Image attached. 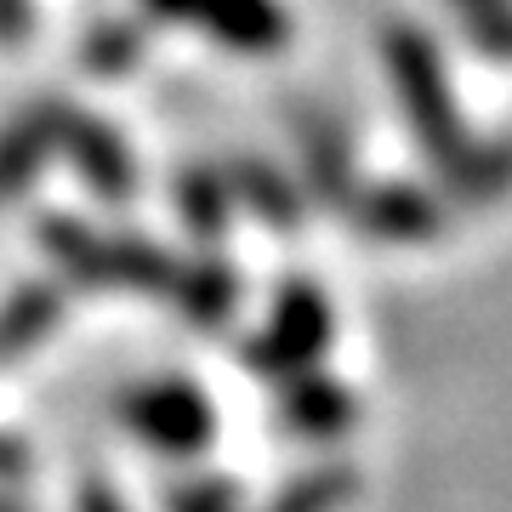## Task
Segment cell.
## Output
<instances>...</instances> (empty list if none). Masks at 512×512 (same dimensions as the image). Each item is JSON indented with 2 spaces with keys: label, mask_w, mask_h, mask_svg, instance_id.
<instances>
[{
  "label": "cell",
  "mask_w": 512,
  "mask_h": 512,
  "mask_svg": "<svg viewBox=\"0 0 512 512\" xmlns=\"http://www.w3.org/2000/svg\"><path fill=\"white\" fill-rule=\"evenodd\" d=\"M40 245L57 268L80 285H131V291H154L171 296L177 291V262L148 245V239H114V234H92L69 217H46L40 222Z\"/></svg>",
  "instance_id": "6da1fadb"
},
{
  "label": "cell",
  "mask_w": 512,
  "mask_h": 512,
  "mask_svg": "<svg viewBox=\"0 0 512 512\" xmlns=\"http://www.w3.org/2000/svg\"><path fill=\"white\" fill-rule=\"evenodd\" d=\"M387 63H393V80H399L404 109H410V120H416L421 143L433 148L439 160H461V126H456L450 86H444L439 57H433L427 35H416V29H393V35H387Z\"/></svg>",
  "instance_id": "7a4b0ae2"
},
{
  "label": "cell",
  "mask_w": 512,
  "mask_h": 512,
  "mask_svg": "<svg viewBox=\"0 0 512 512\" xmlns=\"http://www.w3.org/2000/svg\"><path fill=\"white\" fill-rule=\"evenodd\" d=\"M330 342V302L313 285H285L274 302V319L268 330L251 342V370L256 376H308L319 365V353Z\"/></svg>",
  "instance_id": "3957f363"
},
{
  "label": "cell",
  "mask_w": 512,
  "mask_h": 512,
  "mask_svg": "<svg viewBox=\"0 0 512 512\" xmlns=\"http://www.w3.org/2000/svg\"><path fill=\"white\" fill-rule=\"evenodd\" d=\"M126 421L137 439L165 450V456H200L211 444V433H217V416H211L205 393L194 382H183V376L137 387L126 399Z\"/></svg>",
  "instance_id": "277c9868"
},
{
  "label": "cell",
  "mask_w": 512,
  "mask_h": 512,
  "mask_svg": "<svg viewBox=\"0 0 512 512\" xmlns=\"http://www.w3.org/2000/svg\"><path fill=\"white\" fill-rule=\"evenodd\" d=\"M148 12L160 18H177V23H194L205 35L228 40L234 52H279L291 23L279 12L274 0H148Z\"/></svg>",
  "instance_id": "5b68a950"
},
{
  "label": "cell",
  "mask_w": 512,
  "mask_h": 512,
  "mask_svg": "<svg viewBox=\"0 0 512 512\" xmlns=\"http://www.w3.org/2000/svg\"><path fill=\"white\" fill-rule=\"evenodd\" d=\"M57 148L80 165V177L92 183L97 200L120 205V200H131V194H137V160H131L126 137H120L114 126H103L97 114H80V109H69V103H63Z\"/></svg>",
  "instance_id": "8992f818"
},
{
  "label": "cell",
  "mask_w": 512,
  "mask_h": 512,
  "mask_svg": "<svg viewBox=\"0 0 512 512\" xmlns=\"http://www.w3.org/2000/svg\"><path fill=\"white\" fill-rule=\"evenodd\" d=\"M57 126H63V103H40L0 131V205L18 200L40 165L57 154Z\"/></svg>",
  "instance_id": "52a82bcc"
},
{
  "label": "cell",
  "mask_w": 512,
  "mask_h": 512,
  "mask_svg": "<svg viewBox=\"0 0 512 512\" xmlns=\"http://www.w3.org/2000/svg\"><path fill=\"white\" fill-rule=\"evenodd\" d=\"M353 421V399L325 376H302V382L285 393V427L291 433H308V439H336Z\"/></svg>",
  "instance_id": "ba28073f"
},
{
  "label": "cell",
  "mask_w": 512,
  "mask_h": 512,
  "mask_svg": "<svg viewBox=\"0 0 512 512\" xmlns=\"http://www.w3.org/2000/svg\"><path fill=\"white\" fill-rule=\"evenodd\" d=\"M63 319V296L52 285H23L6 308H0V359H18L35 342L52 336V325Z\"/></svg>",
  "instance_id": "9c48e42d"
},
{
  "label": "cell",
  "mask_w": 512,
  "mask_h": 512,
  "mask_svg": "<svg viewBox=\"0 0 512 512\" xmlns=\"http://www.w3.org/2000/svg\"><path fill=\"white\" fill-rule=\"evenodd\" d=\"M171 296L183 302V313L194 325H222L239 302V279L228 274L222 262H200V268H183V274H177V291Z\"/></svg>",
  "instance_id": "30bf717a"
},
{
  "label": "cell",
  "mask_w": 512,
  "mask_h": 512,
  "mask_svg": "<svg viewBox=\"0 0 512 512\" xmlns=\"http://www.w3.org/2000/svg\"><path fill=\"white\" fill-rule=\"evenodd\" d=\"M365 222H370V234H382V239H421L433 228V211L410 188H382V194L365 200Z\"/></svg>",
  "instance_id": "8fae6325"
},
{
  "label": "cell",
  "mask_w": 512,
  "mask_h": 512,
  "mask_svg": "<svg viewBox=\"0 0 512 512\" xmlns=\"http://www.w3.org/2000/svg\"><path fill=\"white\" fill-rule=\"evenodd\" d=\"M228 194L234 188L222 183L217 171H188L183 188H177V205H183V222L200 239H217L222 222H228Z\"/></svg>",
  "instance_id": "7c38bea8"
},
{
  "label": "cell",
  "mask_w": 512,
  "mask_h": 512,
  "mask_svg": "<svg viewBox=\"0 0 512 512\" xmlns=\"http://www.w3.org/2000/svg\"><path fill=\"white\" fill-rule=\"evenodd\" d=\"M80 57H86L92 74H126L131 63L143 57V35L126 29V23H103V29H92V40L80 46Z\"/></svg>",
  "instance_id": "4fadbf2b"
},
{
  "label": "cell",
  "mask_w": 512,
  "mask_h": 512,
  "mask_svg": "<svg viewBox=\"0 0 512 512\" xmlns=\"http://www.w3.org/2000/svg\"><path fill=\"white\" fill-rule=\"evenodd\" d=\"M348 473H336V467H325V473H308V478H296L291 490L279 495L268 512H336L342 501H348Z\"/></svg>",
  "instance_id": "5bb4252c"
},
{
  "label": "cell",
  "mask_w": 512,
  "mask_h": 512,
  "mask_svg": "<svg viewBox=\"0 0 512 512\" xmlns=\"http://www.w3.org/2000/svg\"><path fill=\"white\" fill-rule=\"evenodd\" d=\"M228 188H239V194H245V200L256 205V211H268V217L279 222V228H291L296 222V200H291V188L279 183L274 171H268V165H239L234 171V183Z\"/></svg>",
  "instance_id": "9a60e30c"
},
{
  "label": "cell",
  "mask_w": 512,
  "mask_h": 512,
  "mask_svg": "<svg viewBox=\"0 0 512 512\" xmlns=\"http://www.w3.org/2000/svg\"><path fill=\"white\" fill-rule=\"evenodd\" d=\"M171 512H234V490L200 478V484H183V490L171 495Z\"/></svg>",
  "instance_id": "2e32d148"
},
{
  "label": "cell",
  "mask_w": 512,
  "mask_h": 512,
  "mask_svg": "<svg viewBox=\"0 0 512 512\" xmlns=\"http://www.w3.org/2000/svg\"><path fill=\"white\" fill-rule=\"evenodd\" d=\"M80 512H126V501H114V490H103V484H86Z\"/></svg>",
  "instance_id": "e0dca14e"
},
{
  "label": "cell",
  "mask_w": 512,
  "mask_h": 512,
  "mask_svg": "<svg viewBox=\"0 0 512 512\" xmlns=\"http://www.w3.org/2000/svg\"><path fill=\"white\" fill-rule=\"evenodd\" d=\"M29 461H23V444L18 439H0V478H18Z\"/></svg>",
  "instance_id": "ac0fdd59"
},
{
  "label": "cell",
  "mask_w": 512,
  "mask_h": 512,
  "mask_svg": "<svg viewBox=\"0 0 512 512\" xmlns=\"http://www.w3.org/2000/svg\"><path fill=\"white\" fill-rule=\"evenodd\" d=\"M0 512H23V507H18V501H0Z\"/></svg>",
  "instance_id": "d6986e66"
}]
</instances>
